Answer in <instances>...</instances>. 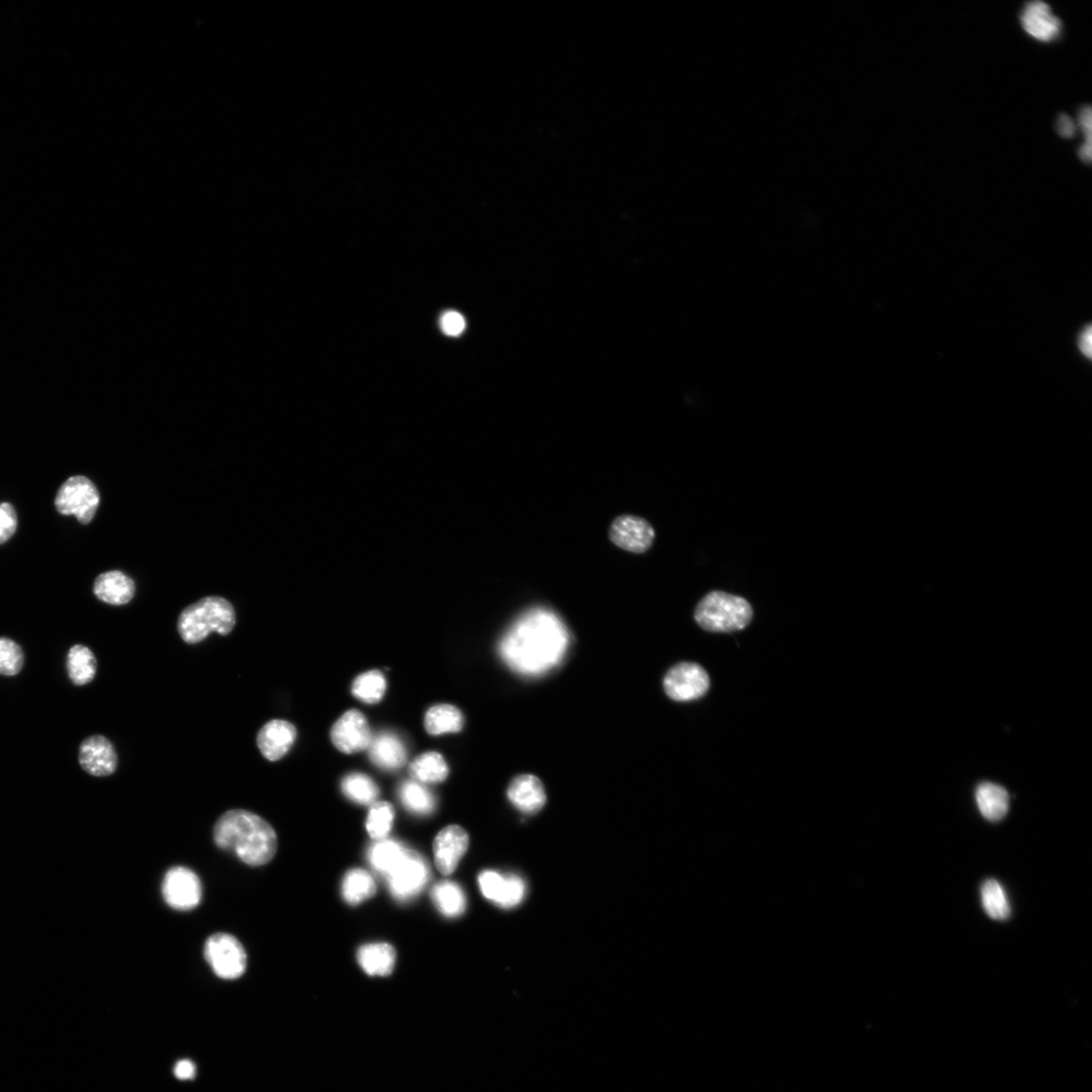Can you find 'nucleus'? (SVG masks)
Listing matches in <instances>:
<instances>
[{
  "label": "nucleus",
  "mask_w": 1092,
  "mask_h": 1092,
  "mask_svg": "<svg viewBox=\"0 0 1092 1092\" xmlns=\"http://www.w3.org/2000/svg\"><path fill=\"white\" fill-rule=\"evenodd\" d=\"M93 592L101 601L120 606L134 598L136 587L130 577L119 571H111L97 578Z\"/></svg>",
  "instance_id": "nucleus-18"
},
{
  "label": "nucleus",
  "mask_w": 1092,
  "mask_h": 1092,
  "mask_svg": "<svg viewBox=\"0 0 1092 1092\" xmlns=\"http://www.w3.org/2000/svg\"><path fill=\"white\" fill-rule=\"evenodd\" d=\"M174 1074L180 1080H189L196 1075V1068L189 1060H182L174 1068Z\"/></svg>",
  "instance_id": "nucleus-39"
},
{
  "label": "nucleus",
  "mask_w": 1092,
  "mask_h": 1092,
  "mask_svg": "<svg viewBox=\"0 0 1092 1092\" xmlns=\"http://www.w3.org/2000/svg\"><path fill=\"white\" fill-rule=\"evenodd\" d=\"M297 735V730L291 723L273 720L260 731L258 745L266 760L276 762L289 753L295 743Z\"/></svg>",
  "instance_id": "nucleus-15"
},
{
  "label": "nucleus",
  "mask_w": 1092,
  "mask_h": 1092,
  "mask_svg": "<svg viewBox=\"0 0 1092 1092\" xmlns=\"http://www.w3.org/2000/svg\"><path fill=\"white\" fill-rule=\"evenodd\" d=\"M55 505L60 514L74 515L79 523L86 525L98 511L100 493L89 479L75 476L61 486Z\"/></svg>",
  "instance_id": "nucleus-5"
},
{
  "label": "nucleus",
  "mask_w": 1092,
  "mask_h": 1092,
  "mask_svg": "<svg viewBox=\"0 0 1092 1092\" xmlns=\"http://www.w3.org/2000/svg\"><path fill=\"white\" fill-rule=\"evenodd\" d=\"M386 878L392 894L404 901L413 898L424 888L430 878V870L419 854L409 850Z\"/></svg>",
  "instance_id": "nucleus-8"
},
{
  "label": "nucleus",
  "mask_w": 1092,
  "mask_h": 1092,
  "mask_svg": "<svg viewBox=\"0 0 1092 1092\" xmlns=\"http://www.w3.org/2000/svg\"><path fill=\"white\" fill-rule=\"evenodd\" d=\"M163 893L170 908L181 912L191 911L201 902L202 884L192 870L174 867L165 878Z\"/></svg>",
  "instance_id": "nucleus-9"
},
{
  "label": "nucleus",
  "mask_w": 1092,
  "mask_h": 1092,
  "mask_svg": "<svg viewBox=\"0 0 1092 1092\" xmlns=\"http://www.w3.org/2000/svg\"><path fill=\"white\" fill-rule=\"evenodd\" d=\"M409 772L416 782L429 784L444 783L450 770L441 754L428 752L417 757L410 764Z\"/></svg>",
  "instance_id": "nucleus-24"
},
{
  "label": "nucleus",
  "mask_w": 1092,
  "mask_h": 1092,
  "mask_svg": "<svg viewBox=\"0 0 1092 1092\" xmlns=\"http://www.w3.org/2000/svg\"><path fill=\"white\" fill-rule=\"evenodd\" d=\"M79 764L92 776L107 777L116 772L118 755L108 738L103 736H92L80 744Z\"/></svg>",
  "instance_id": "nucleus-13"
},
{
  "label": "nucleus",
  "mask_w": 1092,
  "mask_h": 1092,
  "mask_svg": "<svg viewBox=\"0 0 1092 1092\" xmlns=\"http://www.w3.org/2000/svg\"><path fill=\"white\" fill-rule=\"evenodd\" d=\"M357 961L366 974L389 976L395 969L396 951L386 943L364 945L357 952Z\"/></svg>",
  "instance_id": "nucleus-19"
},
{
  "label": "nucleus",
  "mask_w": 1092,
  "mask_h": 1092,
  "mask_svg": "<svg viewBox=\"0 0 1092 1092\" xmlns=\"http://www.w3.org/2000/svg\"><path fill=\"white\" fill-rule=\"evenodd\" d=\"M710 688L707 672L695 663H681L664 678L666 694L677 702H689L703 697Z\"/></svg>",
  "instance_id": "nucleus-7"
},
{
  "label": "nucleus",
  "mask_w": 1092,
  "mask_h": 1092,
  "mask_svg": "<svg viewBox=\"0 0 1092 1092\" xmlns=\"http://www.w3.org/2000/svg\"><path fill=\"white\" fill-rule=\"evenodd\" d=\"M395 810L389 802L376 801L371 804L366 820L370 837L376 840L386 838L393 828Z\"/></svg>",
  "instance_id": "nucleus-31"
},
{
  "label": "nucleus",
  "mask_w": 1092,
  "mask_h": 1092,
  "mask_svg": "<svg viewBox=\"0 0 1092 1092\" xmlns=\"http://www.w3.org/2000/svg\"><path fill=\"white\" fill-rule=\"evenodd\" d=\"M341 789L352 801L362 805L373 804L380 795L376 783L360 773H353L343 778Z\"/></svg>",
  "instance_id": "nucleus-28"
},
{
  "label": "nucleus",
  "mask_w": 1092,
  "mask_h": 1092,
  "mask_svg": "<svg viewBox=\"0 0 1092 1092\" xmlns=\"http://www.w3.org/2000/svg\"><path fill=\"white\" fill-rule=\"evenodd\" d=\"M463 316L455 310H449L442 317L441 327L443 332L451 337L459 336L465 329Z\"/></svg>",
  "instance_id": "nucleus-35"
},
{
  "label": "nucleus",
  "mask_w": 1092,
  "mask_h": 1092,
  "mask_svg": "<svg viewBox=\"0 0 1092 1092\" xmlns=\"http://www.w3.org/2000/svg\"><path fill=\"white\" fill-rule=\"evenodd\" d=\"M372 736L365 716L356 709L343 714L331 730L334 745L345 754L367 750Z\"/></svg>",
  "instance_id": "nucleus-11"
},
{
  "label": "nucleus",
  "mask_w": 1092,
  "mask_h": 1092,
  "mask_svg": "<svg viewBox=\"0 0 1092 1092\" xmlns=\"http://www.w3.org/2000/svg\"><path fill=\"white\" fill-rule=\"evenodd\" d=\"M367 751L371 762L387 771L401 769L408 757L407 747L403 739L391 732L372 736Z\"/></svg>",
  "instance_id": "nucleus-17"
},
{
  "label": "nucleus",
  "mask_w": 1092,
  "mask_h": 1092,
  "mask_svg": "<svg viewBox=\"0 0 1092 1092\" xmlns=\"http://www.w3.org/2000/svg\"><path fill=\"white\" fill-rule=\"evenodd\" d=\"M18 516L10 503L0 504V545L7 543L15 535Z\"/></svg>",
  "instance_id": "nucleus-34"
},
{
  "label": "nucleus",
  "mask_w": 1092,
  "mask_h": 1092,
  "mask_svg": "<svg viewBox=\"0 0 1092 1092\" xmlns=\"http://www.w3.org/2000/svg\"><path fill=\"white\" fill-rule=\"evenodd\" d=\"M1057 133L1065 138L1071 139L1075 136L1077 127L1074 120L1066 114H1061L1056 121Z\"/></svg>",
  "instance_id": "nucleus-37"
},
{
  "label": "nucleus",
  "mask_w": 1092,
  "mask_h": 1092,
  "mask_svg": "<svg viewBox=\"0 0 1092 1092\" xmlns=\"http://www.w3.org/2000/svg\"><path fill=\"white\" fill-rule=\"evenodd\" d=\"M236 624L233 605L222 597H206L187 606L180 613L177 630L189 644L203 641L213 632L221 636L231 634Z\"/></svg>",
  "instance_id": "nucleus-3"
},
{
  "label": "nucleus",
  "mask_w": 1092,
  "mask_h": 1092,
  "mask_svg": "<svg viewBox=\"0 0 1092 1092\" xmlns=\"http://www.w3.org/2000/svg\"><path fill=\"white\" fill-rule=\"evenodd\" d=\"M510 802L522 813H539L546 803V792L541 780L530 774L515 777L507 790Z\"/></svg>",
  "instance_id": "nucleus-16"
},
{
  "label": "nucleus",
  "mask_w": 1092,
  "mask_h": 1092,
  "mask_svg": "<svg viewBox=\"0 0 1092 1092\" xmlns=\"http://www.w3.org/2000/svg\"><path fill=\"white\" fill-rule=\"evenodd\" d=\"M214 838L218 848L235 854L242 862L254 867L270 862L277 849V837L272 827L244 809L229 810L218 819Z\"/></svg>",
  "instance_id": "nucleus-2"
},
{
  "label": "nucleus",
  "mask_w": 1092,
  "mask_h": 1092,
  "mask_svg": "<svg viewBox=\"0 0 1092 1092\" xmlns=\"http://www.w3.org/2000/svg\"><path fill=\"white\" fill-rule=\"evenodd\" d=\"M432 899L437 909L446 917L461 916L466 909V897L461 887L451 881H443L432 889Z\"/></svg>",
  "instance_id": "nucleus-27"
},
{
  "label": "nucleus",
  "mask_w": 1092,
  "mask_h": 1092,
  "mask_svg": "<svg viewBox=\"0 0 1092 1092\" xmlns=\"http://www.w3.org/2000/svg\"><path fill=\"white\" fill-rule=\"evenodd\" d=\"M387 682L380 671H370L357 677L353 685V694L362 702L376 704L386 692Z\"/></svg>",
  "instance_id": "nucleus-30"
},
{
  "label": "nucleus",
  "mask_w": 1092,
  "mask_h": 1092,
  "mask_svg": "<svg viewBox=\"0 0 1092 1092\" xmlns=\"http://www.w3.org/2000/svg\"><path fill=\"white\" fill-rule=\"evenodd\" d=\"M695 620L709 633H735L743 630L753 618V608L745 599L715 591L697 605Z\"/></svg>",
  "instance_id": "nucleus-4"
},
{
  "label": "nucleus",
  "mask_w": 1092,
  "mask_h": 1092,
  "mask_svg": "<svg viewBox=\"0 0 1092 1092\" xmlns=\"http://www.w3.org/2000/svg\"><path fill=\"white\" fill-rule=\"evenodd\" d=\"M399 796L404 806L415 815L428 816L435 810L434 795L416 780L403 783L399 788Z\"/></svg>",
  "instance_id": "nucleus-25"
},
{
  "label": "nucleus",
  "mask_w": 1092,
  "mask_h": 1092,
  "mask_svg": "<svg viewBox=\"0 0 1092 1092\" xmlns=\"http://www.w3.org/2000/svg\"><path fill=\"white\" fill-rule=\"evenodd\" d=\"M470 838L458 826L444 829L434 839L433 853L437 869L451 876L469 848Z\"/></svg>",
  "instance_id": "nucleus-12"
},
{
  "label": "nucleus",
  "mask_w": 1092,
  "mask_h": 1092,
  "mask_svg": "<svg viewBox=\"0 0 1092 1092\" xmlns=\"http://www.w3.org/2000/svg\"><path fill=\"white\" fill-rule=\"evenodd\" d=\"M377 892V885L369 873L362 869H354L347 873L342 882V895L351 906L371 898Z\"/></svg>",
  "instance_id": "nucleus-26"
},
{
  "label": "nucleus",
  "mask_w": 1092,
  "mask_h": 1092,
  "mask_svg": "<svg viewBox=\"0 0 1092 1092\" xmlns=\"http://www.w3.org/2000/svg\"><path fill=\"white\" fill-rule=\"evenodd\" d=\"M526 893V885L524 880L518 876L504 877L500 892L496 900L499 907L511 909L524 899Z\"/></svg>",
  "instance_id": "nucleus-33"
},
{
  "label": "nucleus",
  "mask_w": 1092,
  "mask_h": 1092,
  "mask_svg": "<svg viewBox=\"0 0 1092 1092\" xmlns=\"http://www.w3.org/2000/svg\"><path fill=\"white\" fill-rule=\"evenodd\" d=\"M98 663L95 654L85 645L72 646L68 654V672L71 682L83 686L95 679Z\"/></svg>",
  "instance_id": "nucleus-23"
},
{
  "label": "nucleus",
  "mask_w": 1092,
  "mask_h": 1092,
  "mask_svg": "<svg viewBox=\"0 0 1092 1092\" xmlns=\"http://www.w3.org/2000/svg\"><path fill=\"white\" fill-rule=\"evenodd\" d=\"M205 958L217 977L233 980L241 977L247 966V955L233 935L217 932L205 945Z\"/></svg>",
  "instance_id": "nucleus-6"
},
{
  "label": "nucleus",
  "mask_w": 1092,
  "mask_h": 1092,
  "mask_svg": "<svg viewBox=\"0 0 1092 1092\" xmlns=\"http://www.w3.org/2000/svg\"><path fill=\"white\" fill-rule=\"evenodd\" d=\"M1078 122L1085 138L1084 144L1091 145V108L1089 106L1080 110Z\"/></svg>",
  "instance_id": "nucleus-38"
},
{
  "label": "nucleus",
  "mask_w": 1092,
  "mask_h": 1092,
  "mask_svg": "<svg viewBox=\"0 0 1092 1092\" xmlns=\"http://www.w3.org/2000/svg\"><path fill=\"white\" fill-rule=\"evenodd\" d=\"M983 909L993 920L1005 921L1011 916V904L1004 887L996 880H987L981 888Z\"/></svg>",
  "instance_id": "nucleus-29"
},
{
  "label": "nucleus",
  "mask_w": 1092,
  "mask_h": 1092,
  "mask_svg": "<svg viewBox=\"0 0 1092 1092\" xmlns=\"http://www.w3.org/2000/svg\"><path fill=\"white\" fill-rule=\"evenodd\" d=\"M570 635L553 612L537 608L520 616L499 643L503 662L515 673L537 677L556 667L567 653Z\"/></svg>",
  "instance_id": "nucleus-1"
},
{
  "label": "nucleus",
  "mask_w": 1092,
  "mask_h": 1092,
  "mask_svg": "<svg viewBox=\"0 0 1092 1092\" xmlns=\"http://www.w3.org/2000/svg\"><path fill=\"white\" fill-rule=\"evenodd\" d=\"M409 852L401 842L393 839H380L370 847L368 860L374 870L385 878L402 862Z\"/></svg>",
  "instance_id": "nucleus-21"
},
{
  "label": "nucleus",
  "mask_w": 1092,
  "mask_h": 1092,
  "mask_svg": "<svg viewBox=\"0 0 1092 1092\" xmlns=\"http://www.w3.org/2000/svg\"><path fill=\"white\" fill-rule=\"evenodd\" d=\"M654 529L645 519L634 515L615 518L609 529L610 541L619 548L633 553H644L652 546Z\"/></svg>",
  "instance_id": "nucleus-10"
},
{
  "label": "nucleus",
  "mask_w": 1092,
  "mask_h": 1092,
  "mask_svg": "<svg viewBox=\"0 0 1092 1092\" xmlns=\"http://www.w3.org/2000/svg\"><path fill=\"white\" fill-rule=\"evenodd\" d=\"M1076 347L1081 356L1091 360L1092 357V329L1091 324H1085L1079 330L1076 337Z\"/></svg>",
  "instance_id": "nucleus-36"
},
{
  "label": "nucleus",
  "mask_w": 1092,
  "mask_h": 1092,
  "mask_svg": "<svg viewBox=\"0 0 1092 1092\" xmlns=\"http://www.w3.org/2000/svg\"><path fill=\"white\" fill-rule=\"evenodd\" d=\"M976 802L984 819L990 822L1003 820L1010 809L1008 791L996 784L983 783L976 791Z\"/></svg>",
  "instance_id": "nucleus-20"
},
{
  "label": "nucleus",
  "mask_w": 1092,
  "mask_h": 1092,
  "mask_svg": "<svg viewBox=\"0 0 1092 1092\" xmlns=\"http://www.w3.org/2000/svg\"><path fill=\"white\" fill-rule=\"evenodd\" d=\"M463 724L461 711L449 704L433 706L425 716V729L432 736L458 733L462 730Z\"/></svg>",
  "instance_id": "nucleus-22"
},
{
  "label": "nucleus",
  "mask_w": 1092,
  "mask_h": 1092,
  "mask_svg": "<svg viewBox=\"0 0 1092 1092\" xmlns=\"http://www.w3.org/2000/svg\"><path fill=\"white\" fill-rule=\"evenodd\" d=\"M1020 19L1025 33L1040 42L1057 40L1063 30V23L1053 14L1050 6L1043 2L1026 4Z\"/></svg>",
  "instance_id": "nucleus-14"
},
{
  "label": "nucleus",
  "mask_w": 1092,
  "mask_h": 1092,
  "mask_svg": "<svg viewBox=\"0 0 1092 1092\" xmlns=\"http://www.w3.org/2000/svg\"><path fill=\"white\" fill-rule=\"evenodd\" d=\"M24 652L14 641L0 638V675L15 676L24 666Z\"/></svg>",
  "instance_id": "nucleus-32"
}]
</instances>
